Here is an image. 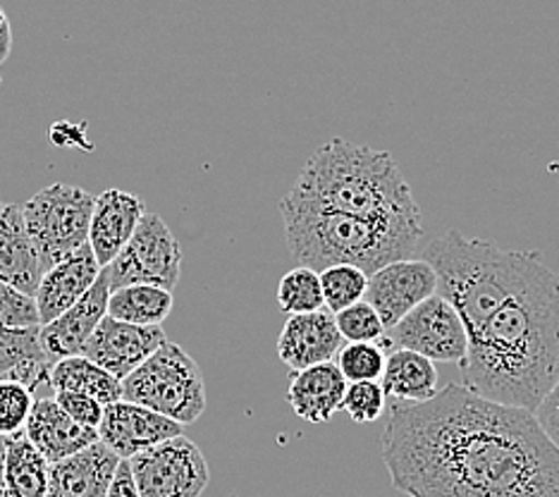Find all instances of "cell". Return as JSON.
Wrapping results in <instances>:
<instances>
[{
    "label": "cell",
    "mask_w": 559,
    "mask_h": 497,
    "mask_svg": "<svg viewBox=\"0 0 559 497\" xmlns=\"http://www.w3.org/2000/svg\"><path fill=\"white\" fill-rule=\"evenodd\" d=\"M383 462L409 497H559V448L536 414L462 382L392 404Z\"/></svg>",
    "instance_id": "cell-1"
},
{
    "label": "cell",
    "mask_w": 559,
    "mask_h": 497,
    "mask_svg": "<svg viewBox=\"0 0 559 497\" xmlns=\"http://www.w3.org/2000/svg\"><path fill=\"white\" fill-rule=\"evenodd\" d=\"M460 368L464 388L536 414L559 378V275L543 265L472 330Z\"/></svg>",
    "instance_id": "cell-2"
},
{
    "label": "cell",
    "mask_w": 559,
    "mask_h": 497,
    "mask_svg": "<svg viewBox=\"0 0 559 497\" xmlns=\"http://www.w3.org/2000/svg\"><path fill=\"white\" fill-rule=\"evenodd\" d=\"M287 194L366 221L424 229L421 206L392 153L340 137L311 153Z\"/></svg>",
    "instance_id": "cell-3"
},
{
    "label": "cell",
    "mask_w": 559,
    "mask_h": 497,
    "mask_svg": "<svg viewBox=\"0 0 559 497\" xmlns=\"http://www.w3.org/2000/svg\"><path fill=\"white\" fill-rule=\"evenodd\" d=\"M280 215L292 259L316 273L330 265H357L371 275L392 261L414 257L424 237V229L366 221L289 194L280 201Z\"/></svg>",
    "instance_id": "cell-4"
},
{
    "label": "cell",
    "mask_w": 559,
    "mask_h": 497,
    "mask_svg": "<svg viewBox=\"0 0 559 497\" xmlns=\"http://www.w3.org/2000/svg\"><path fill=\"white\" fill-rule=\"evenodd\" d=\"M438 275V295L448 299L472 333L500 306L524 289L545 265L540 251L502 249L488 239L448 229L424 251Z\"/></svg>",
    "instance_id": "cell-5"
},
{
    "label": "cell",
    "mask_w": 559,
    "mask_h": 497,
    "mask_svg": "<svg viewBox=\"0 0 559 497\" xmlns=\"http://www.w3.org/2000/svg\"><path fill=\"white\" fill-rule=\"evenodd\" d=\"M120 382L124 402L146 406L180 426L194 424L206 412V382L201 368L170 340Z\"/></svg>",
    "instance_id": "cell-6"
},
{
    "label": "cell",
    "mask_w": 559,
    "mask_h": 497,
    "mask_svg": "<svg viewBox=\"0 0 559 497\" xmlns=\"http://www.w3.org/2000/svg\"><path fill=\"white\" fill-rule=\"evenodd\" d=\"M94 197L82 187L48 185L24 203L22 215L39 253L41 271L66 261L88 239Z\"/></svg>",
    "instance_id": "cell-7"
},
{
    "label": "cell",
    "mask_w": 559,
    "mask_h": 497,
    "mask_svg": "<svg viewBox=\"0 0 559 497\" xmlns=\"http://www.w3.org/2000/svg\"><path fill=\"white\" fill-rule=\"evenodd\" d=\"M104 273L110 289L127 285H156L173 292L182 273V247L160 215L146 211L132 239L104 268Z\"/></svg>",
    "instance_id": "cell-8"
},
{
    "label": "cell",
    "mask_w": 559,
    "mask_h": 497,
    "mask_svg": "<svg viewBox=\"0 0 559 497\" xmlns=\"http://www.w3.org/2000/svg\"><path fill=\"white\" fill-rule=\"evenodd\" d=\"M139 497H201L211 483L206 457L185 433L127 459Z\"/></svg>",
    "instance_id": "cell-9"
},
{
    "label": "cell",
    "mask_w": 559,
    "mask_h": 497,
    "mask_svg": "<svg viewBox=\"0 0 559 497\" xmlns=\"http://www.w3.org/2000/svg\"><path fill=\"white\" fill-rule=\"evenodd\" d=\"M390 330L400 350L421 354L433 364H460L468 350L464 321L442 295L428 297Z\"/></svg>",
    "instance_id": "cell-10"
},
{
    "label": "cell",
    "mask_w": 559,
    "mask_h": 497,
    "mask_svg": "<svg viewBox=\"0 0 559 497\" xmlns=\"http://www.w3.org/2000/svg\"><path fill=\"white\" fill-rule=\"evenodd\" d=\"M438 295V275L426 259H400L368 275L366 301L390 330L418 304Z\"/></svg>",
    "instance_id": "cell-11"
},
{
    "label": "cell",
    "mask_w": 559,
    "mask_h": 497,
    "mask_svg": "<svg viewBox=\"0 0 559 497\" xmlns=\"http://www.w3.org/2000/svg\"><path fill=\"white\" fill-rule=\"evenodd\" d=\"M165 342H168V338H165L160 326H134L106 313L92 338L86 340L82 356L122 380Z\"/></svg>",
    "instance_id": "cell-12"
},
{
    "label": "cell",
    "mask_w": 559,
    "mask_h": 497,
    "mask_svg": "<svg viewBox=\"0 0 559 497\" xmlns=\"http://www.w3.org/2000/svg\"><path fill=\"white\" fill-rule=\"evenodd\" d=\"M96 430L98 440L120 459H132L165 440L182 436V426L177 421L124 400L104 406V418Z\"/></svg>",
    "instance_id": "cell-13"
},
{
    "label": "cell",
    "mask_w": 559,
    "mask_h": 497,
    "mask_svg": "<svg viewBox=\"0 0 559 497\" xmlns=\"http://www.w3.org/2000/svg\"><path fill=\"white\" fill-rule=\"evenodd\" d=\"M108 277L104 268H100L96 283L88 287V292L78 304L39 328V342L50 364L68 359V356H82L86 340L92 338L96 326L108 313Z\"/></svg>",
    "instance_id": "cell-14"
},
{
    "label": "cell",
    "mask_w": 559,
    "mask_h": 497,
    "mask_svg": "<svg viewBox=\"0 0 559 497\" xmlns=\"http://www.w3.org/2000/svg\"><path fill=\"white\" fill-rule=\"evenodd\" d=\"M144 213L146 203L122 189H106L94 199L86 245L92 247L100 268H106L124 249Z\"/></svg>",
    "instance_id": "cell-15"
},
{
    "label": "cell",
    "mask_w": 559,
    "mask_h": 497,
    "mask_svg": "<svg viewBox=\"0 0 559 497\" xmlns=\"http://www.w3.org/2000/svg\"><path fill=\"white\" fill-rule=\"evenodd\" d=\"M342 347V335L330 311L295 313L287 318L277 338V356L289 371H301L316 364H325Z\"/></svg>",
    "instance_id": "cell-16"
},
{
    "label": "cell",
    "mask_w": 559,
    "mask_h": 497,
    "mask_svg": "<svg viewBox=\"0 0 559 497\" xmlns=\"http://www.w3.org/2000/svg\"><path fill=\"white\" fill-rule=\"evenodd\" d=\"M100 275V265L88 245L78 249L66 261L56 263L53 268L41 273L39 287L34 292L36 311H39L41 326L50 323L60 313H66L70 306L78 304L88 287L96 283Z\"/></svg>",
    "instance_id": "cell-17"
},
{
    "label": "cell",
    "mask_w": 559,
    "mask_h": 497,
    "mask_svg": "<svg viewBox=\"0 0 559 497\" xmlns=\"http://www.w3.org/2000/svg\"><path fill=\"white\" fill-rule=\"evenodd\" d=\"M120 457L104 442L50 464L46 497H106Z\"/></svg>",
    "instance_id": "cell-18"
},
{
    "label": "cell",
    "mask_w": 559,
    "mask_h": 497,
    "mask_svg": "<svg viewBox=\"0 0 559 497\" xmlns=\"http://www.w3.org/2000/svg\"><path fill=\"white\" fill-rule=\"evenodd\" d=\"M24 433L34 442L50 464L60 462V459L78 454L86 450L88 445L98 442V430L78 424L53 398H36L32 414L24 424Z\"/></svg>",
    "instance_id": "cell-19"
},
{
    "label": "cell",
    "mask_w": 559,
    "mask_h": 497,
    "mask_svg": "<svg viewBox=\"0 0 559 497\" xmlns=\"http://www.w3.org/2000/svg\"><path fill=\"white\" fill-rule=\"evenodd\" d=\"M347 392V378L342 376L337 364L325 362L301 371H292L287 402L301 421L309 424H328L342 410Z\"/></svg>",
    "instance_id": "cell-20"
},
{
    "label": "cell",
    "mask_w": 559,
    "mask_h": 497,
    "mask_svg": "<svg viewBox=\"0 0 559 497\" xmlns=\"http://www.w3.org/2000/svg\"><path fill=\"white\" fill-rule=\"evenodd\" d=\"M41 273L39 253L24 225L22 206L0 201V280L34 297Z\"/></svg>",
    "instance_id": "cell-21"
},
{
    "label": "cell",
    "mask_w": 559,
    "mask_h": 497,
    "mask_svg": "<svg viewBox=\"0 0 559 497\" xmlns=\"http://www.w3.org/2000/svg\"><path fill=\"white\" fill-rule=\"evenodd\" d=\"M50 359L39 342V328L0 326V380H15L34 394L48 388Z\"/></svg>",
    "instance_id": "cell-22"
},
{
    "label": "cell",
    "mask_w": 559,
    "mask_h": 497,
    "mask_svg": "<svg viewBox=\"0 0 559 497\" xmlns=\"http://www.w3.org/2000/svg\"><path fill=\"white\" fill-rule=\"evenodd\" d=\"M3 442V478L10 497H46L50 462L34 448L27 433L17 430Z\"/></svg>",
    "instance_id": "cell-23"
},
{
    "label": "cell",
    "mask_w": 559,
    "mask_h": 497,
    "mask_svg": "<svg viewBox=\"0 0 559 497\" xmlns=\"http://www.w3.org/2000/svg\"><path fill=\"white\" fill-rule=\"evenodd\" d=\"M380 378L385 394L400 402H426L440 390L436 364L409 350H395L385 356V371Z\"/></svg>",
    "instance_id": "cell-24"
},
{
    "label": "cell",
    "mask_w": 559,
    "mask_h": 497,
    "mask_svg": "<svg viewBox=\"0 0 559 497\" xmlns=\"http://www.w3.org/2000/svg\"><path fill=\"white\" fill-rule=\"evenodd\" d=\"M50 392H82L104 406L122 400V382L86 356H68L50 366Z\"/></svg>",
    "instance_id": "cell-25"
},
{
    "label": "cell",
    "mask_w": 559,
    "mask_h": 497,
    "mask_svg": "<svg viewBox=\"0 0 559 497\" xmlns=\"http://www.w3.org/2000/svg\"><path fill=\"white\" fill-rule=\"evenodd\" d=\"M173 306V292L156 285H127L108 295V316L134 326H160Z\"/></svg>",
    "instance_id": "cell-26"
},
{
    "label": "cell",
    "mask_w": 559,
    "mask_h": 497,
    "mask_svg": "<svg viewBox=\"0 0 559 497\" xmlns=\"http://www.w3.org/2000/svg\"><path fill=\"white\" fill-rule=\"evenodd\" d=\"M277 306L287 316L295 313H311L323 309V292L321 277L307 265L292 268L283 275L277 285Z\"/></svg>",
    "instance_id": "cell-27"
},
{
    "label": "cell",
    "mask_w": 559,
    "mask_h": 497,
    "mask_svg": "<svg viewBox=\"0 0 559 497\" xmlns=\"http://www.w3.org/2000/svg\"><path fill=\"white\" fill-rule=\"evenodd\" d=\"M319 277L323 306L333 316L366 297L368 273H364L357 265H330L319 273Z\"/></svg>",
    "instance_id": "cell-28"
},
{
    "label": "cell",
    "mask_w": 559,
    "mask_h": 497,
    "mask_svg": "<svg viewBox=\"0 0 559 497\" xmlns=\"http://www.w3.org/2000/svg\"><path fill=\"white\" fill-rule=\"evenodd\" d=\"M337 368L347 382L380 380L385 371V352L380 342H347L337 352Z\"/></svg>",
    "instance_id": "cell-29"
},
{
    "label": "cell",
    "mask_w": 559,
    "mask_h": 497,
    "mask_svg": "<svg viewBox=\"0 0 559 497\" xmlns=\"http://www.w3.org/2000/svg\"><path fill=\"white\" fill-rule=\"evenodd\" d=\"M335 323L342 340L347 342H380L385 338V326L378 311L366 299L335 313Z\"/></svg>",
    "instance_id": "cell-30"
},
{
    "label": "cell",
    "mask_w": 559,
    "mask_h": 497,
    "mask_svg": "<svg viewBox=\"0 0 559 497\" xmlns=\"http://www.w3.org/2000/svg\"><path fill=\"white\" fill-rule=\"evenodd\" d=\"M385 398L388 394L378 380L347 382L342 412H347L354 424H373L385 414Z\"/></svg>",
    "instance_id": "cell-31"
},
{
    "label": "cell",
    "mask_w": 559,
    "mask_h": 497,
    "mask_svg": "<svg viewBox=\"0 0 559 497\" xmlns=\"http://www.w3.org/2000/svg\"><path fill=\"white\" fill-rule=\"evenodd\" d=\"M34 400V392L22 382L0 380V438L24 430Z\"/></svg>",
    "instance_id": "cell-32"
},
{
    "label": "cell",
    "mask_w": 559,
    "mask_h": 497,
    "mask_svg": "<svg viewBox=\"0 0 559 497\" xmlns=\"http://www.w3.org/2000/svg\"><path fill=\"white\" fill-rule=\"evenodd\" d=\"M0 326L3 328H41L34 297L24 295L0 280Z\"/></svg>",
    "instance_id": "cell-33"
},
{
    "label": "cell",
    "mask_w": 559,
    "mask_h": 497,
    "mask_svg": "<svg viewBox=\"0 0 559 497\" xmlns=\"http://www.w3.org/2000/svg\"><path fill=\"white\" fill-rule=\"evenodd\" d=\"M53 400L60 404V410L82 426L98 428L104 418V404L82 392H56Z\"/></svg>",
    "instance_id": "cell-34"
},
{
    "label": "cell",
    "mask_w": 559,
    "mask_h": 497,
    "mask_svg": "<svg viewBox=\"0 0 559 497\" xmlns=\"http://www.w3.org/2000/svg\"><path fill=\"white\" fill-rule=\"evenodd\" d=\"M536 418L540 421V426L545 428V433H548L552 442L559 448V378H557L555 388L550 390L548 398H545L536 410Z\"/></svg>",
    "instance_id": "cell-35"
},
{
    "label": "cell",
    "mask_w": 559,
    "mask_h": 497,
    "mask_svg": "<svg viewBox=\"0 0 559 497\" xmlns=\"http://www.w3.org/2000/svg\"><path fill=\"white\" fill-rule=\"evenodd\" d=\"M106 497H139L132 469H130V462H127V459H120V464L116 469V476H112V481H110Z\"/></svg>",
    "instance_id": "cell-36"
},
{
    "label": "cell",
    "mask_w": 559,
    "mask_h": 497,
    "mask_svg": "<svg viewBox=\"0 0 559 497\" xmlns=\"http://www.w3.org/2000/svg\"><path fill=\"white\" fill-rule=\"evenodd\" d=\"M10 50H12V27L5 10L0 8V66L10 58Z\"/></svg>",
    "instance_id": "cell-37"
},
{
    "label": "cell",
    "mask_w": 559,
    "mask_h": 497,
    "mask_svg": "<svg viewBox=\"0 0 559 497\" xmlns=\"http://www.w3.org/2000/svg\"><path fill=\"white\" fill-rule=\"evenodd\" d=\"M0 497H10L5 488V478H3V442H0Z\"/></svg>",
    "instance_id": "cell-38"
}]
</instances>
